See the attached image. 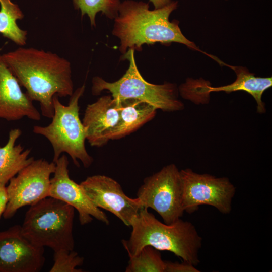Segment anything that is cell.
<instances>
[{
	"instance_id": "obj_13",
	"label": "cell",
	"mask_w": 272,
	"mask_h": 272,
	"mask_svg": "<svg viewBox=\"0 0 272 272\" xmlns=\"http://www.w3.org/2000/svg\"><path fill=\"white\" fill-rule=\"evenodd\" d=\"M55 164L54 175L50 179L49 196L62 201L76 209L82 225L91 222L92 217L108 225L109 220L104 212L91 202L80 184L70 178L67 156L65 154L60 156Z\"/></svg>"
},
{
	"instance_id": "obj_20",
	"label": "cell",
	"mask_w": 272,
	"mask_h": 272,
	"mask_svg": "<svg viewBox=\"0 0 272 272\" xmlns=\"http://www.w3.org/2000/svg\"><path fill=\"white\" fill-rule=\"evenodd\" d=\"M74 7L81 12V16L87 15L92 27L96 26V16L101 12L110 19L118 15L120 0H72Z\"/></svg>"
},
{
	"instance_id": "obj_16",
	"label": "cell",
	"mask_w": 272,
	"mask_h": 272,
	"mask_svg": "<svg viewBox=\"0 0 272 272\" xmlns=\"http://www.w3.org/2000/svg\"><path fill=\"white\" fill-rule=\"evenodd\" d=\"M118 122L110 135V140H118L135 131L154 118L157 109L150 104L137 99L120 101Z\"/></svg>"
},
{
	"instance_id": "obj_5",
	"label": "cell",
	"mask_w": 272,
	"mask_h": 272,
	"mask_svg": "<svg viewBox=\"0 0 272 272\" xmlns=\"http://www.w3.org/2000/svg\"><path fill=\"white\" fill-rule=\"evenodd\" d=\"M74 210L60 200L45 198L30 206L21 226L22 233L37 246L49 247L54 251L73 250Z\"/></svg>"
},
{
	"instance_id": "obj_12",
	"label": "cell",
	"mask_w": 272,
	"mask_h": 272,
	"mask_svg": "<svg viewBox=\"0 0 272 272\" xmlns=\"http://www.w3.org/2000/svg\"><path fill=\"white\" fill-rule=\"evenodd\" d=\"M44 262V247L27 239L21 226L0 232V272H38Z\"/></svg>"
},
{
	"instance_id": "obj_23",
	"label": "cell",
	"mask_w": 272,
	"mask_h": 272,
	"mask_svg": "<svg viewBox=\"0 0 272 272\" xmlns=\"http://www.w3.org/2000/svg\"><path fill=\"white\" fill-rule=\"evenodd\" d=\"M8 202L6 185H0V217L3 214Z\"/></svg>"
},
{
	"instance_id": "obj_21",
	"label": "cell",
	"mask_w": 272,
	"mask_h": 272,
	"mask_svg": "<svg viewBox=\"0 0 272 272\" xmlns=\"http://www.w3.org/2000/svg\"><path fill=\"white\" fill-rule=\"evenodd\" d=\"M54 264L50 272H81L77 268L83 264L84 258L75 251L61 249L54 251Z\"/></svg>"
},
{
	"instance_id": "obj_6",
	"label": "cell",
	"mask_w": 272,
	"mask_h": 272,
	"mask_svg": "<svg viewBox=\"0 0 272 272\" xmlns=\"http://www.w3.org/2000/svg\"><path fill=\"white\" fill-rule=\"evenodd\" d=\"M134 50L128 49L123 54V59L129 62L124 74L118 80L109 82L99 76L92 81V93L98 95L107 91L118 101L128 99L139 100L164 112H175L184 108L178 98L179 90L176 84L165 83L154 84L146 81L139 71L134 57Z\"/></svg>"
},
{
	"instance_id": "obj_14",
	"label": "cell",
	"mask_w": 272,
	"mask_h": 272,
	"mask_svg": "<svg viewBox=\"0 0 272 272\" xmlns=\"http://www.w3.org/2000/svg\"><path fill=\"white\" fill-rule=\"evenodd\" d=\"M0 54V118L16 121L24 117L39 121L41 114Z\"/></svg>"
},
{
	"instance_id": "obj_11",
	"label": "cell",
	"mask_w": 272,
	"mask_h": 272,
	"mask_svg": "<svg viewBox=\"0 0 272 272\" xmlns=\"http://www.w3.org/2000/svg\"><path fill=\"white\" fill-rule=\"evenodd\" d=\"M80 184L95 207L110 212L127 226L130 227L132 219L143 209L137 198L127 196L120 184L109 176H89Z\"/></svg>"
},
{
	"instance_id": "obj_4",
	"label": "cell",
	"mask_w": 272,
	"mask_h": 272,
	"mask_svg": "<svg viewBox=\"0 0 272 272\" xmlns=\"http://www.w3.org/2000/svg\"><path fill=\"white\" fill-rule=\"evenodd\" d=\"M85 89L84 84L74 91L67 105L62 104L59 97L55 95L53 98L54 113L50 123L46 126L33 127L34 133L44 137L51 144L52 162L55 163L63 153L71 157L77 167L80 166L78 161L85 168L90 167L93 162L86 149V129L79 116V101Z\"/></svg>"
},
{
	"instance_id": "obj_8",
	"label": "cell",
	"mask_w": 272,
	"mask_h": 272,
	"mask_svg": "<svg viewBox=\"0 0 272 272\" xmlns=\"http://www.w3.org/2000/svg\"><path fill=\"white\" fill-rule=\"evenodd\" d=\"M180 173L184 212L190 214L199 206L207 205L224 214L231 212L236 188L228 178L199 174L190 168L182 169Z\"/></svg>"
},
{
	"instance_id": "obj_18",
	"label": "cell",
	"mask_w": 272,
	"mask_h": 272,
	"mask_svg": "<svg viewBox=\"0 0 272 272\" xmlns=\"http://www.w3.org/2000/svg\"><path fill=\"white\" fill-rule=\"evenodd\" d=\"M24 16L19 6L12 0H0V33L20 46L26 44L28 32L19 27L17 21Z\"/></svg>"
},
{
	"instance_id": "obj_17",
	"label": "cell",
	"mask_w": 272,
	"mask_h": 272,
	"mask_svg": "<svg viewBox=\"0 0 272 272\" xmlns=\"http://www.w3.org/2000/svg\"><path fill=\"white\" fill-rule=\"evenodd\" d=\"M21 134L19 128L12 129L6 144L0 146V185H6L34 160L33 157H29L31 150L25 149L21 144L16 145Z\"/></svg>"
},
{
	"instance_id": "obj_10",
	"label": "cell",
	"mask_w": 272,
	"mask_h": 272,
	"mask_svg": "<svg viewBox=\"0 0 272 272\" xmlns=\"http://www.w3.org/2000/svg\"><path fill=\"white\" fill-rule=\"evenodd\" d=\"M214 59L232 69L236 75L235 81L230 84L220 87H213L204 83H193L191 80L178 88L181 96L194 103L206 102V98L213 92L224 91L227 93L238 91H243L251 95L257 103V112L263 113L266 111L265 104L262 100L263 93L272 86V78L256 77L253 73L243 66L229 65L214 57Z\"/></svg>"
},
{
	"instance_id": "obj_19",
	"label": "cell",
	"mask_w": 272,
	"mask_h": 272,
	"mask_svg": "<svg viewBox=\"0 0 272 272\" xmlns=\"http://www.w3.org/2000/svg\"><path fill=\"white\" fill-rule=\"evenodd\" d=\"M165 261L160 251L148 245L129 257L125 272H165Z\"/></svg>"
},
{
	"instance_id": "obj_1",
	"label": "cell",
	"mask_w": 272,
	"mask_h": 272,
	"mask_svg": "<svg viewBox=\"0 0 272 272\" xmlns=\"http://www.w3.org/2000/svg\"><path fill=\"white\" fill-rule=\"evenodd\" d=\"M2 57L32 101L38 102L42 115L51 118L53 98L74 92L70 62L56 53L20 47Z\"/></svg>"
},
{
	"instance_id": "obj_7",
	"label": "cell",
	"mask_w": 272,
	"mask_h": 272,
	"mask_svg": "<svg viewBox=\"0 0 272 272\" xmlns=\"http://www.w3.org/2000/svg\"><path fill=\"white\" fill-rule=\"evenodd\" d=\"M137 196L142 208L152 209L166 224L175 222L184 212L180 170L174 164L145 178Z\"/></svg>"
},
{
	"instance_id": "obj_9",
	"label": "cell",
	"mask_w": 272,
	"mask_h": 272,
	"mask_svg": "<svg viewBox=\"0 0 272 272\" xmlns=\"http://www.w3.org/2000/svg\"><path fill=\"white\" fill-rule=\"evenodd\" d=\"M55 167L53 162L34 160L11 179L6 187L8 202L4 218H11L21 207L33 205L49 197L50 176Z\"/></svg>"
},
{
	"instance_id": "obj_24",
	"label": "cell",
	"mask_w": 272,
	"mask_h": 272,
	"mask_svg": "<svg viewBox=\"0 0 272 272\" xmlns=\"http://www.w3.org/2000/svg\"><path fill=\"white\" fill-rule=\"evenodd\" d=\"M154 7V9H158L165 6L172 2V0H149Z\"/></svg>"
},
{
	"instance_id": "obj_2",
	"label": "cell",
	"mask_w": 272,
	"mask_h": 272,
	"mask_svg": "<svg viewBox=\"0 0 272 272\" xmlns=\"http://www.w3.org/2000/svg\"><path fill=\"white\" fill-rule=\"evenodd\" d=\"M178 4L172 1L165 6L151 10L149 3L143 1L121 2L112 30V34L120 40L119 51L124 54L128 49L141 51L144 44L175 42L202 52L183 34L178 21L169 20Z\"/></svg>"
},
{
	"instance_id": "obj_22",
	"label": "cell",
	"mask_w": 272,
	"mask_h": 272,
	"mask_svg": "<svg viewBox=\"0 0 272 272\" xmlns=\"http://www.w3.org/2000/svg\"><path fill=\"white\" fill-rule=\"evenodd\" d=\"M194 265L183 261L182 263L165 261V272H199Z\"/></svg>"
},
{
	"instance_id": "obj_25",
	"label": "cell",
	"mask_w": 272,
	"mask_h": 272,
	"mask_svg": "<svg viewBox=\"0 0 272 272\" xmlns=\"http://www.w3.org/2000/svg\"><path fill=\"white\" fill-rule=\"evenodd\" d=\"M225 1H228V0H225Z\"/></svg>"
},
{
	"instance_id": "obj_3",
	"label": "cell",
	"mask_w": 272,
	"mask_h": 272,
	"mask_svg": "<svg viewBox=\"0 0 272 272\" xmlns=\"http://www.w3.org/2000/svg\"><path fill=\"white\" fill-rule=\"evenodd\" d=\"M130 226L129 239L122 240L129 257L149 245L159 251H170L194 266L200 262L202 238L191 222L179 218L170 224L163 223L143 208L132 219Z\"/></svg>"
},
{
	"instance_id": "obj_15",
	"label": "cell",
	"mask_w": 272,
	"mask_h": 272,
	"mask_svg": "<svg viewBox=\"0 0 272 272\" xmlns=\"http://www.w3.org/2000/svg\"><path fill=\"white\" fill-rule=\"evenodd\" d=\"M120 112V102L111 95L102 96L87 105L82 121L86 129V140L91 146L102 147L110 140L118 122Z\"/></svg>"
}]
</instances>
